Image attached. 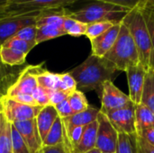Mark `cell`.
Segmentation results:
<instances>
[{
  "label": "cell",
  "mask_w": 154,
  "mask_h": 153,
  "mask_svg": "<svg viewBox=\"0 0 154 153\" xmlns=\"http://www.w3.org/2000/svg\"><path fill=\"white\" fill-rule=\"evenodd\" d=\"M87 27H88L87 23L70 17L69 15V13L64 20L63 26H62L65 33L73 37H79L82 35H86Z\"/></svg>",
  "instance_id": "26"
},
{
  "label": "cell",
  "mask_w": 154,
  "mask_h": 153,
  "mask_svg": "<svg viewBox=\"0 0 154 153\" xmlns=\"http://www.w3.org/2000/svg\"><path fill=\"white\" fill-rule=\"evenodd\" d=\"M41 11L12 12L0 18V48L23 27L36 24Z\"/></svg>",
  "instance_id": "5"
},
{
  "label": "cell",
  "mask_w": 154,
  "mask_h": 153,
  "mask_svg": "<svg viewBox=\"0 0 154 153\" xmlns=\"http://www.w3.org/2000/svg\"><path fill=\"white\" fill-rule=\"evenodd\" d=\"M66 35L65 32L62 28L43 25L37 27V34H36V43L37 45L41 42L47 41L60 36Z\"/></svg>",
  "instance_id": "27"
},
{
  "label": "cell",
  "mask_w": 154,
  "mask_h": 153,
  "mask_svg": "<svg viewBox=\"0 0 154 153\" xmlns=\"http://www.w3.org/2000/svg\"><path fill=\"white\" fill-rule=\"evenodd\" d=\"M23 69L21 66L9 67L4 65L0 68V100L6 96L9 87L16 81Z\"/></svg>",
  "instance_id": "19"
},
{
  "label": "cell",
  "mask_w": 154,
  "mask_h": 153,
  "mask_svg": "<svg viewBox=\"0 0 154 153\" xmlns=\"http://www.w3.org/2000/svg\"><path fill=\"white\" fill-rule=\"evenodd\" d=\"M136 45L141 64L148 70L154 69V49L150 32L140 7L131 10L124 18Z\"/></svg>",
  "instance_id": "2"
},
{
  "label": "cell",
  "mask_w": 154,
  "mask_h": 153,
  "mask_svg": "<svg viewBox=\"0 0 154 153\" xmlns=\"http://www.w3.org/2000/svg\"><path fill=\"white\" fill-rule=\"evenodd\" d=\"M116 153H138L137 134L119 133Z\"/></svg>",
  "instance_id": "24"
},
{
  "label": "cell",
  "mask_w": 154,
  "mask_h": 153,
  "mask_svg": "<svg viewBox=\"0 0 154 153\" xmlns=\"http://www.w3.org/2000/svg\"><path fill=\"white\" fill-rule=\"evenodd\" d=\"M0 153H13L11 141V124L2 114L0 121Z\"/></svg>",
  "instance_id": "25"
},
{
  "label": "cell",
  "mask_w": 154,
  "mask_h": 153,
  "mask_svg": "<svg viewBox=\"0 0 154 153\" xmlns=\"http://www.w3.org/2000/svg\"><path fill=\"white\" fill-rule=\"evenodd\" d=\"M152 2H153V4H154V0H152Z\"/></svg>",
  "instance_id": "50"
},
{
  "label": "cell",
  "mask_w": 154,
  "mask_h": 153,
  "mask_svg": "<svg viewBox=\"0 0 154 153\" xmlns=\"http://www.w3.org/2000/svg\"><path fill=\"white\" fill-rule=\"evenodd\" d=\"M60 80H61L62 89L63 90L68 91L69 93H72L75 90H77L76 80L74 79V78L69 72L62 73V74H60Z\"/></svg>",
  "instance_id": "36"
},
{
  "label": "cell",
  "mask_w": 154,
  "mask_h": 153,
  "mask_svg": "<svg viewBox=\"0 0 154 153\" xmlns=\"http://www.w3.org/2000/svg\"><path fill=\"white\" fill-rule=\"evenodd\" d=\"M12 0H0V7H5L6 4Z\"/></svg>",
  "instance_id": "44"
},
{
  "label": "cell",
  "mask_w": 154,
  "mask_h": 153,
  "mask_svg": "<svg viewBox=\"0 0 154 153\" xmlns=\"http://www.w3.org/2000/svg\"><path fill=\"white\" fill-rule=\"evenodd\" d=\"M38 87L35 75L30 70V66L23 68L16 81L9 87L5 96L12 97L18 95H32Z\"/></svg>",
  "instance_id": "14"
},
{
  "label": "cell",
  "mask_w": 154,
  "mask_h": 153,
  "mask_svg": "<svg viewBox=\"0 0 154 153\" xmlns=\"http://www.w3.org/2000/svg\"><path fill=\"white\" fill-rule=\"evenodd\" d=\"M1 110H2V108H1V103H0V112H1Z\"/></svg>",
  "instance_id": "48"
},
{
  "label": "cell",
  "mask_w": 154,
  "mask_h": 153,
  "mask_svg": "<svg viewBox=\"0 0 154 153\" xmlns=\"http://www.w3.org/2000/svg\"><path fill=\"white\" fill-rule=\"evenodd\" d=\"M68 100L69 102V105L71 106V109L74 115L83 112L89 107V105L88 103V100L84 93L78 89L70 94Z\"/></svg>",
  "instance_id": "29"
},
{
  "label": "cell",
  "mask_w": 154,
  "mask_h": 153,
  "mask_svg": "<svg viewBox=\"0 0 154 153\" xmlns=\"http://www.w3.org/2000/svg\"><path fill=\"white\" fill-rule=\"evenodd\" d=\"M36 34H37V26L36 24H33V25L23 27L14 35V37L24 40L26 41L36 42Z\"/></svg>",
  "instance_id": "34"
},
{
  "label": "cell",
  "mask_w": 154,
  "mask_h": 153,
  "mask_svg": "<svg viewBox=\"0 0 154 153\" xmlns=\"http://www.w3.org/2000/svg\"><path fill=\"white\" fill-rule=\"evenodd\" d=\"M71 93L65 91V90H55L51 91L50 96V105L55 106L56 105L61 103L62 101L69 98Z\"/></svg>",
  "instance_id": "37"
},
{
  "label": "cell",
  "mask_w": 154,
  "mask_h": 153,
  "mask_svg": "<svg viewBox=\"0 0 154 153\" xmlns=\"http://www.w3.org/2000/svg\"><path fill=\"white\" fill-rule=\"evenodd\" d=\"M154 126V113L144 104L135 105V127L136 134Z\"/></svg>",
  "instance_id": "20"
},
{
  "label": "cell",
  "mask_w": 154,
  "mask_h": 153,
  "mask_svg": "<svg viewBox=\"0 0 154 153\" xmlns=\"http://www.w3.org/2000/svg\"><path fill=\"white\" fill-rule=\"evenodd\" d=\"M141 103L147 106L154 113V69L147 70Z\"/></svg>",
  "instance_id": "23"
},
{
  "label": "cell",
  "mask_w": 154,
  "mask_h": 153,
  "mask_svg": "<svg viewBox=\"0 0 154 153\" xmlns=\"http://www.w3.org/2000/svg\"><path fill=\"white\" fill-rule=\"evenodd\" d=\"M95 1H102V2L111 3V4H115L117 5H121V6L129 8L130 10H133L137 7H142L149 0H95Z\"/></svg>",
  "instance_id": "35"
},
{
  "label": "cell",
  "mask_w": 154,
  "mask_h": 153,
  "mask_svg": "<svg viewBox=\"0 0 154 153\" xmlns=\"http://www.w3.org/2000/svg\"><path fill=\"white\" fill-rule=\"evenodd\" d=\"M98 123L97 120L85 127L79 143L73 148L72 153H87L96 148Z\"/></svg>",
  "instance_id": "18"
},
{
  "label": "cell",
  "mask_w": 154,
  "mask_h": 153,
  "mask_svg": "<svg viewBox=\"0 0 154 153\" xmlns=\"http://www.w3.org/2000/svg\"><path fill=\"white\" fill-rule=\"evenodd\" d=\"M11 141L13 153H31L22 136L13 124H11Z\"/></svg>",
  "instance_id": "32"
},
{
  "label": "cell",
  "mask_w": 154,
  "mask_h": 153,
  "mask_svg": "<svg viewBox=\"0 0 154 153\" xmlns=\"http://www.w3.org/2000/svg\"><path fill=\"white\" fill-rule=\"evenodd\" d=\"M100 109L89 106V107L80 113L75 114L69 117L63 118L62 123L66 132L77 126H87L89 124L97 121Z\"/></svg>",
  "instance_id": "15"
},
{
  "label": "cell",
  "mask_w": 154,
  "mask_h": 153,
  "mask_svg": "<svg viewBox=\"0 0 154 153\" xmlns=\"http://www.w3.org/2000/svg\"><path fill=\"white\" fill-rule=\"evenodd\" d=\"M130 11L129 8L115 4L95 1L76 11L69 10V15L87 24L100 21L121 23Z\"/></svg>",
  "instance_id": "4"
},
{
  "label": "cell",
  "mask_w": 154,
  "mask_h": 153,
  "mask_svg": "<svg viewBox=\"0 0 154 153\" xmlns=\"http://www.w3.org/2000/svg\"><path fill=\"white\" fill-rule=\"evenodd\" d=\"M27 54L14 50L13 48L1 46L0 48V59L4 65L9 67L22 66L25 62Z\"/></svg>",
  "instance_id": "22"
},
{
  "label": "cell",
  "mask_w": 154,
  "mask_h": 153,
  "mask_svg": "<svg viewBox=\"0 0 154 153\" xmlns=\"http://www.w3.org/2000/svg\"><path fill=\"white\" fill-rule=\"evenodd\" d=\"M140 8L145 18L154 49V4L152 0H149Z\"/></svg>",
  "instance_id": "31"
},
{
  "label": "cell",
  "mask_w": 154,
  "mask_h": 153,
  "mask_svg": "<svg viewBox=\"0 0 154 153\" xmlns=\"http://www.w3.org/2000/svg\"><path fill=\"white\" fill-rule=\"evenodd\" d=\"M10 13H12V12L7 11V9L5 7H0V18H2V17H4L5 15L9 14Z\"/></svg>",
  "instance_id": "43"
},
{
  "label": "cell",
  "mask_w": 154,
  "mask_h": 153,
  "mask_svg": "<svg viewBox=\"0 0 154 153\" xmlns=\"http://www.w3.org/2000/svg\"><path fill=\"white\" fill-rule=\"evenodd\" d=\"M115 24L113 22L109 21H100V22H95L88 24L87 27V32H86V36L89 41L102 35L105 33L106 31H108L110 28H112Z\"/></svg>",
  "instance_id": "28"
},
{
  "label": "cell",
  "mask_w": 154,
  "mask_h": 153,
  "mask_svg": "<svg viewBox=\"0 0 154 153\" xmlns=\"http://www.w3.org/2000/svg\"><path fill=\"white\" fill-rule=\"evenodd\" d=\"M87 153H102L98 149H97V148H95V149H93V150H91V151H88Z\"/></svg>",
  "instance_id": "45"
},
{
  "label": "cell",
  "mask_w": 154,
  "mask_h": 153,
  "mask_svg": "<svg viewBox=\"0 0 154 153\" xmlns=\"http://www.w3.org/2000/svg\"><path fill=\"white\" fill-rule=\"evenodd\" d=\"M37 45L36 42H31V41H26L24 40L16 38V37H12L9 40H7L2 46L4 47H8V48H13L14 50H20L25 54H28L35 46Z\"/></svg>",
  "instance_id": "30"
},
{
  "label": "cell",
  "mask_w": 154,
  "mask_h": 153,
  "mask_svg": "<svg viewBox=\"0 0 154 153\" xmlns=\"http://www.w3.org/2000/svg\"><path fill=\"white\" fill-rule=\"evenodd\" d=\"M2 66H4V64L2 63V61H1V59H0V68H1Z\"/></svg>",
  "instance_id": "46"
},
{
  "label": "cell",
  "mask_w": 154,
  "mask_h": 153,
  "mask_svg": "<svg viewBox=\"0 0 154 153\" xmlns=\"http://www.w3.org/2000/svg\"><path fill=\"white\" fill-rule=\"evenodd\" d=\"M51 90L46 89L44 87H42L38 86L34 91L32 92V96L36 101L37 105L40 106H46L50 105V96H51Z\"/></svg>",
  "instance_id": "33"
},
{
  "label": "cell",
  "mask_w": 154,
  "mask_h": 153,
  "mask_svg": "<svg viewBox=\"0 0 154 153\" xmlns=\"http://www.w3.org/2000/svg\"><path fill=\"white\" fill-rule=\"evenodd\" d=\"M40 153H42V151H41V152H40Z\"/></svg>",
  "instance_id": "51"
},
{
  "label": "cell",
  "mask_w": 154,
  "mask_h": 153,
  "mask_svg": "<svg viewBox=\"0 0 154 153\" xmlns=\"http://www.w3.org/2000/svg\"><path fill=\"white\" fill-rule=\"evenodd\" d=\"M8 97V96H7ZM13 100L18 102V103H21V104H24V105H27V106H37V103L36 101L34 100V98L32 97V95H18V96H14L12 97Z\"/></svg>",
  "instance_id": "40"
},
{
  "label": "cell",
  "mask_w": 154,
  "mask_h": 153,
  "mask_svg": "<svg viewBox=\"0 0 154 153\" xmlns=\"http://www.w3.org/2000/svg\"><path fill=\"white\" fill-rule=\"evenodd\" d=\"M1 117H2V110H1V112H0V121H1Z\"/></svg>",
  "instance_id": "47"
},
{
  "label": "cell",
  "mask_w": 154,
  "mask_h": 153,
  "mask_svg": "<svg viewBox=\"0 0 154 153\" xmlns=\"http://www.w3.org/2000/svg\"><path fill=\"white\" fill-rule=\"evenodd\" d=\"M77 0H12L6 4L5 8L11 12L42 11L47 9L66 8Z\"/></svg>",
  "instance_id": "9"
},
{
  "label": "cell",
  "mask_w": 154,
  "mask_h": 153,
  "mask_svg": "<svg viewBox=\"0 0 154 153\" xmlns=\"http://www.w3.org/2000/svg\"><path fill=\"white\" fill-rule=\"evenodd\" d=\"M58 117H59L58 112L55 106L51 105L43 106L42 109L38 114L36 117V123L42 142Z\"/></svg>",
  "instance_id": "17"
},
{
  "label": "cell",
  "mask_w": 154,
  "mask_h": 153,
  "mask_svg": "<svg viewBox=\"0 0 154 153\" xmlns=\"http://www.w3.org/2000/svg\"><path fill=\"white\" fill-rule=\"evenodd\" d=\"M99 97L101 99L100 111L103 113L118 109L131 101L129 96L115 86L113 81H106L103 85L102 93Z\"/></svg>",
  "instance_id": "10"
},
{
  "label": "cell",
  "mask_w": 154,
  "mask_h": 153,
  "mask_svg": "<svg viewBox=\"0 0 154 153\" xmlns=\"http://www.w3.org/2000/svg\"><path fill=\"white\" fill-rule=\"evenodd\" d=\"M137 136L143 138L144 141H146L148 143L154 146V126H152L148 129L143 130V132L139 133Z\"/></svg>",
  "instance_id": "42"
},
{
  "label": "cell",
  "mask_w": 154,
  "mask_h": 153,
  "mask_svg": "<svg viewBox=\"0 0 154 153\" xmlns=\"http://www.w3.org/2000/svg\"><path fill=\"white\" fill-rule=\"evenodd\" d=\"M107 118L118 133L136 134L135 104L130 101L125 106L106 113Z\"/></svg>",
  "instance_id": "7"
},
{
  "label": "cell",
  "mask_w": 154,
  "mask_h": 153,
  "mask_svg": "<svg viewBox=\"0 0 154 153\" xmlns=\"http://www.w3.org/2000/svg\"><path fill=\"white\" fill-rule=\"evenodd\" d=\"M0 103L2 114L11 124L15 122L35 119L42 109V106H27L18 103L7 96H4L0 100Z\"/></svg>",
  "instance_id": "6"
},
{
  "label": "cell",
  "mask_w": 154,
  "mask_h": 153,
  "mask_svg": "<svg viewBox=\"0 0 154 153\" xmlns=\"http://www.w3.org/2000/svg\"><path fill=\"white\" fill-rule=\"evenodd\" d=\"M69 73L76 80L78 90L83 93L96 90L99 96L102 93L103 85L106 81H113L117 74L119 75L107 60L93 54Z\"/></svg>",
  "instance_id": "1"
},
{
  "label": "cell",
  "mask_w": 154,
  "mask_h": 153,
  "mask_svg": "<svg viewBox=\"0 0 154 153\" xmlns=\"http://www.w3.org/2000/svg\"><path fill=\"white\" fill-rule=\"evenodd\" d=\"M125 73L127 75L129 86L128 96L134 104L138 105L142 101L147 69L141 63H139L135 66L128 68L125 70Z\"/></svg>",
  "instance_id": "12"
},
{
  "label": "cell",
  "mask_w": 154,
  "mask_h": 153,
  "mask_svg": "<svg viewBox=\"0 0 154 153\" xmlns=\"http://www.w3.org/2000/svg\"><path fill=\"white\" fill-rule=\"evenodd\" d=\"M42 153H72L70 148L65 143H60L54 146H44L42 150Z\"/></svg>",
  "instance_id": "39"
},
{
  "label": "cell",
  "mask_w": 154,
  "mask_h": 153,
  "mask_svg": "<svg viewBox=\"0 0 154 153\" xmlns=\"http://www.w3.org/2000/svg\"><path fill=\"white\" fill-rule=\"evenodd\" d=\"M69 10L67 8H56V9H47L40 12L37 21L36 26H43L49 25L58 28H62L64 20L68 15ZM63 29V28H62Z\"/></svg>",
  "instance_id": "16"
},
{
  "label": "cell",
  "mask_w": 154,
  "mask_h": 153,
  "mask_svg": "<svg viewBox=\"0 0 154 153\" xmlns=\"http://www.w3.org/2000/svg\"><path fill=\"white\" fill-rule=\"evenodd\" d=\"M97 135L96 148L102 153L116 152L118 141V133L114 128L106 115L100 111L97 116Z\"/></svg>",
  "instance_id": "8"
},
{
  "label": "cell",
  "mask_w": 154,
  "mask_h": 153,
  "mask_svg": "<svg viewBox=\"0 0 154 153\" xmlns=\"http://www.w3.org/2000/svg\"><path fill=\"white\" fill-rule=\"evenodd\" d=\"M22 136L31 153H40L42 150V141L40 136L36 118L15 122L12 124Z\"/></svg>",
  "instance_id": "11"
},
{
  "label": "cell",
  "mask_w": 154,
  "mask_h": 153,
  "mask_svg": "<svg viewBox=\"0 0 154 153\" xmlns=\"http://www.w3.org/2000/svg\"><path fill=\"white\" fill-rule=\"evenodd\" d=\"M121 23L115 24L105 33L90 41L93 55L99 58H104L105 55L112 49L118 38Z\"/></svg>",
  "instance_id": "13"
},
{
  "label": "cell",
  "mask_w": 154,
  "mask_h": 153,
  "mask_svg": "<svg viewBox=\"0 0 154 153\" xmlns=\"http://www.w3.org/2000/svg\"><path fill=\"white\" fill-rule=\"evenodd\" d=\"M137 148L138 153H154V146L139 136H137Z\"/></svg>",
  "instance_id": "41"
},
{
  "label": "cell",
  "mask_w": 154,
  "mask_h": 153,
  "mask_svg": "<svg viewBox=\"0 0 154 153\" xmlns=\"http://www.w3.org/2000/svg\"><path fill=\"white\" fill-rule=\"evenodd\" d=\"M65 138H66V133L62 123V119L59 116L55 121V123L53 124L52 127L51 128L50 132L48 133L47 136L45 137L42 142V147L54 146L63 143L65 142Z\"/></svg>",
  "instance_id": "21"
},
{
  "label": "cell",
  "mask_w": 154,
  "mask_h": 153,
  "mask_svg": "<svg viewBox=\"0 0 154 153\" xmlns=\"http://www.w3.org/2000/svg\"><path fill=\"white\" fill-rule=\"evenodd\" d=\"M107 60L117 71H125L140 62L138 50L133 36L125 23H121L118 38L112 49L105 55Z\"/></svg>",
  "instance_id": "3"
},
{
  "label": "cell",
  "mask_w": 154,
  "mask_h": 153,
  "mask_svg": "<svg viewBox=\"0 0 154 153\" xmlns=\"http://www.w3.org/2000/svg\"><path fill=\"white\" fill-rule=\"evenodd\" d=\"M104 153H116V152H104Z\"/></svg>",
  "instance_id": "49"
},
{
  "label": "cell",
  "mask_w": 154,
  "mask_h": 153,
  "mask_svg": "<svg viewBox=\"0 0 154 153\" xmlns=\"http://www.w3.org/2000/svg\"><path fill=\"white\" fill-rule=\"evenodd\" d=\"M55 108L58 112V115L59 116L63 119V118H67V117H69L71 115H73V111L71 109V106L69 105V102L68 99L62 101L61 103L58 104L55 106Z\"/></svg>",
  "instance_id": "38"
}]
</instances>
